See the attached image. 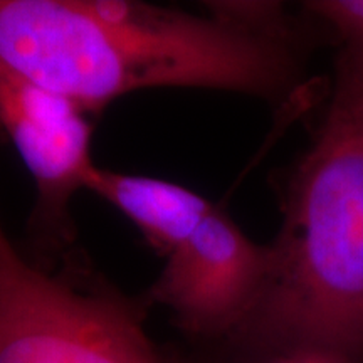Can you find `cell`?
<instances>
[{
	"mask_svg": "<svg viewBox=\"0 0 363 363\" xmlns=\"http://www.w3.org/2000/svg\"><path fill=\"white\" fill-rule=\"evenodd\" d=\"M187 343V348H167L170 363H363L360 353L338 345L259 330Z\"/></svg>",
	"mask_w": 363,
	"mask_h": 363,
	"instance_id": "52a82bcc",
	"label": "cell"
},
{
	"mask_svg": "<svg viewBox=\"0 0 363 363\" xmlns=\"http://www.w3.org/2000/svg\"><path fill=\"white\" fill-rule=\"evenodd\" d=\"M305 49L135 0H0V65L89 113L142 89L203 88L278 101Z\"/></svg>",
	"mask_w": 363,
	"mask_h": 363,
	"instance_id": "6da1fadb",
	"label": "cell"
},
{
	"mask_svg": "<svg viewBox=\"0 0 363 363\" xmlns=\"http://www.w3.org/2000/svg\"><path fill=\"white\" fill-rule=\"evenodd\" d=\"M145 308L86 267L29 261L0 224V363H170Z\"/></svg>",
	"mask_w": 363,
	"mask_h": 363,
	"instance_id": "3957f363",
	"label": "cell"
},
{
	"mask_svg": "<svg viewBox=\"0 0 363 363\" xmlns=\"http://www.w3.org/2000/svg\"><path fill=\"white\" fill-rule=\"evenodd\" d=\"M271 267L269 244L254 242L216 206L167 256L143 301L169 311L187 342H212L238 331L252 316L264 296Z\"/></svg>",
	"mask_w": 363,
	"mask_h": 363,
	"instance_id": "277c9868",
	"label": "cell"
},
{
	"mask_svg": "<svg viewBox=\"0 0 363 363\" xmlns=\"http://www.w3.org/2000/svg\"><path fill=\"white\" fill-rule=\"evenodd\" d=\"M303 12L335 35L337 57L363 72V0H310Z\"/></svg>",
	"mask_w": 363,
	"mask_h": 363,
	"instance_id": "ba28073f",
	"label": "cell"
},
{
	"mask_svg": "<svg viewBox=\"0 0 363 363\" xmlns=\"http://www.w3.org/2000/svg\"><path fill=\"white\" fill-rule=\"evenodd\" d=\"M91 113L56 91L0 65V128L33 177L34 225L65 244L69 201L88 190L96 170Z\"/></svg>",
	"mask_w": 363,
	"mask_h": 363,
	"instance_id": "5b68a950",
	"label": "cell"
},
{
	"mask_svg": "<svg viewBox=\"0 0 363 363\" xmlns=\"http://www.w3.org/2000/svg\"><path fill=\"white\" fill-rule=\"evenodd\" d=\"M269 247L264 296L239 330L363 355V72L338 57L325 118L289 175Z\"/></svg>",
	"mask_w": 363,
	"mask_h": 363,
	"instance_id": "7a4b0ae2",
	"label": "cell"
},
{
	"mask_svg": "<svg viewBox=\"0 0 363 363\" xmlns=\"http://www.w3.org/2000/svg\"><path fill=\"white\" fill-rule=\"evenodd\" d=\"M89 192L120 211L162 256H170L216 207L202 194L157 177L96 167Z\"/></svg>",
	"mask_w": 363,
	"mask_h": 363,
	"instance_id": "8992f818",
	"label": "cell"
}]
</instances>
